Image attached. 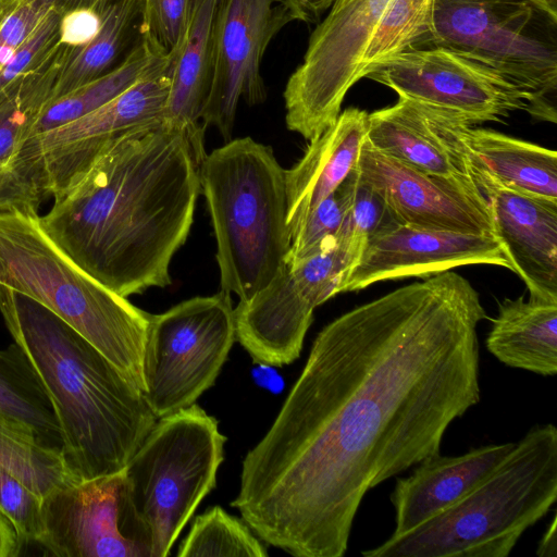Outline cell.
I'll return each mask as SVG.
<instances>
[{
	"label": "cell",
	"mask_w": 557,
	"mask_h": 557,
	"mask_svg": "<svg viewBox=\"0 0 557 557\" xmlns=\"http://www.w3.org/2000/svg\"><path fill=\"white\" fill-rule=\"evenodd\" d=\"M480 295L451 271L399 287L325 325L232 502L264 543L341 557L367 492L440 454L481 399Z\"/></svg>",
	"instance_id": "6da1fadb"
},
{
	"label": "cell",
	"mask_w": 557,
	"mask_h": 557,
	"mask_svg": "<svg viewBox=\"0 0 557 557\" xmlns=\"http://www.w3.org/2000/svg\"><path fill=\"white\" fill-rule=\"evenodd\" d=\"M185 133L163 121L107 143L38 222L77 267L128 297L171 284L201 191Z\"/></svg>",
	"instance_id": "7a4b0ae2"
},
{
	"label": "cell",
	"mask_w": 557,
	"mask_h": 557,
	"mask_svg": "<svg viewBox=\"0 0 557 557\" xmlns=\"http://www.w3.org/2000/svg\"><path fill=\"white\" fill-rule=\"evenodd\" d=\"M0 313L52 401L71 480L123 470L158 420L143 392L32 297L0 284Z\"/></svg>",
	"instance_id": "3957f363"
},
{
	"label": "cell",
	"mask_w": 557,
	"mask_h": 557,
	"mask_svg": "<svg viewBox=\"0 0 557 557\" xmlns=\"http://www.w3.org/2000/svg\"><path fill=\"white\" fill-rule=\"evenodd\" d=\"M557 498V429L531 428L471 491L366 557H506Z\"/></svg>",
	"instance_id": "277c9868"
},
{
	"label": "cell",
	"mask_w": 557,
	"mask_h": 557,
	"mask_svg": "<svg viewBox=\"0 0 557 557\" xmlns=\"http://www.w3.org/2000/svg\"><path fill=\"white\" fill-rule=\"evenodd\" d=\"M199 180L221 289L248 300L272 281L290 249L285 170L270 146L243 137L206 154Z\"/></svg>",
	"instance_id": "5b68a950"
},
{
	"label": "cell",
	"mask_w": 557,
	"mask_h": 557,
	"mask_svg": "<svg viewBox=\"0 0 557 557\" xmlns=\"http://www.w3.org/2000/svg\"><path fill=\"white\" fill-rule=\"evenodd\" d=\"M38 214H0V284L37 300L145 389L151 314L96 281L44 233Z\"/></svg>",
	"instance_id": "8992f818"
},
{
	"label": "cell",
	"mask_w": 557,
	"mask_h": 557,
	"mask_svg": "<svg viewBox=\"0 0 557 557\" xmlns=\"http://www.w3.org/2000/svg\"><path fill=\"white\" fill-rule=\"evenodd\" d=\"M226 437L196 403L158 419L123 469L122 527L143 557H166L215 487Z\"/></svg>",
	"instance_id": "52a82bcc"
},
{
	"label": "cell",
	"mask_w": 557,
	"mask_h": 557,
	"mask_svg": "<svg viewBox=\"0 0 557 557\" xmlns=\"http://www.w3.org/2000/svg\"><path fill=\"white\" fill-rule=\"evenodd\" d=\"M433 46L498 72L532 96V117L557 122V0H434Z\"/></svg>",
	"instance_id": "ba28073f"
},
{
	"label": "cell",
	"mask_w": 557,
	"mask_h": 557,
	"mask_svg": "<svg viewBox=\"0 0 557 557\" xmlns=\"http://www.w3.org/2000/svg\"><path fill=\"white\" fill-rule=\"evenodd\" d=\"M235 341L234 308L222 289L151 314L143 394L156 418L191 406L213 386Z\"/></svg>",
	"instance_id": "9c48e42d"
},
{
	"label": "cell",
	"mask_w": 557,
	"mask_h": 557,
	"mask_svg": "<svg viewBox=\"0 0 557 557\" xmlns=\"http://www.w3.org/2000/svg\"><path fill=\"white\" fill-rule=\"evenodd\" d=\"M355 261L336 239L305 259L284 261L265 287L239 301L236 341L252 362L283 367L298 359L314 309L341 293Z\"/></svg>",
	"instance_id": "30bf717a"
},
{
	"label": "cell",
	"mask_w": 557,
	"mask_h": 557,
	"mask_svg": "<svg viewBox=\"0 0 557 557\" xmlns=\"http://www.w3.org/2000/svg\"><path fill=\"white\" fill-rule=\"evenodd\" d=\"M387 2L333 1L286 83L283 97L289 131L311 140L336 122L346 94L362 78L364 52Z\"/></svg>",
	"instance_id": "8fae6325"
},
{
	"label": "cell",
	"mask_w": 557,
	"mask_h": 557,
	"mask_svg": "<svg viewBox=\"0 0 557 557\" xmlns=\"http://www.w3.org/2000/svg\"><path fill=\"white\" fill-rule=\"evenodd\" d=\"M171 83L165 62L119 96L62 126L28 138L11 163L46 197L63 190L117 135L163 121Z\"/></svg>",
	"instance_id": "7c38bea8"
},
{
	"label": "cell",
	"mask_w": 557,
	"mask_h": 557,
	"mask_svg": "<svg viewBox=\"0 0 557 557\" xmlns=\"http://www.w3.org/2000/svg\"><path fill=\"white\" fill-rule=\"evenodd\" d=\"M399 98L446 112L470 125L528 111L532 96L493 69L443 47L412 48L372 66L367 75Z\"/></svg>",
	"instance_id": "4fadbf2b"
},
{
	"label": "cell",
	"mask_w": 557,
	"mask_h": 557,
	"mask_svg": "<svg viewBox=\"0 0 557 557\" xmlns=\"http://www.w3.org/2000/svg\"><path fill=\"white\" fill-rule=\"evenodd\" d=\"M293 13L280 0H219L212 28L211 81L202 124L231 140L237 107L264 102L260 65L271 40Z\"/></svg>",
	"instance_id": "5bb4252c"
},
{
	"label": "cell",
	"mask_w": 557,
	"mask_h": 557,
	"mask_svg": "<svg viewBox=\"0 0 557 557\" xmlns=\"http://www.w3.org/2000/svg\"><path fill=\"white\" fill-rule=\"evenodd\" d=\"M356 169L400 224L495 237L487 200L474 182L418 171L373 150L366 140Z\"/></svg>",
	"instance_id": "9a60e30c"
},
{
	"label": "cell",
	"mask_w": 557,
	"mask_h": 557,
	"mask_svg": "<svg viewBox=\"0 0 557 557\" xmlns=\"http://www.w3.org/2000/svg\"><path fill=\"white\" fill-rule=\"evenodd\" d=\"M471 264L510 270L495 237L394 223L368 240L341 293L360 290L380 281L429 277Z\"/></svg>",
	"instance_id": "2e32d148"
},
{
	"label": "cell",
	"mask_w": 557,
	"mask_h": 557,
	"mask_svg": "<svg viewBox=\"0 0 557 557\" xmlns=\"http://www.w3.org/2000/svg\"><path fill=\"white\" fill-rule=\"evenodd\" d=\"M123 470L69 481L42 497L39 544L58 557H143L122 527Z\"/></svg>",
	"instance_id": "e0dca14e"
},
{
	"label": "cell",
	"mask_w": 557,
	"mask_h": 557,
	"mask_svg": "<svg viewBox=\"0 0 557 557\" xmlns=\"http://www.w3.org/2000/svg\"><path fill=\"white\" fill-rule=\"evenodd\" d=\"M474 178L510 270L530 297L557 301V200L508 189L480 173Z\"/></svg>",
	"instance_id": "ac0fdd59"
},
{
	"label": "cell",
	"mask_w": 557,
	"mask_h": 557,
	"mask_svg": "<svg viewBox=\"0 0 557 557\" xmlns=\"http://www.w3.org/2000/svg\"><path fill=\"white\" fill-rule=\"evenodd\" d=\"M457 120L399 98L395 104L368 114L366 144L418 171L475 183L456 133Z\"/></svg>",
	"instance_id": "d6986e66"
},
{
	"label": "cell",
	"mask_w": 557,
	"mask_h": 557,
	"mask_svg": "<svg viewBox=\"0 0 557 557\" xmlns=\"http://www.w3.org/2000/svg\"><path fill=\"white\" fill-rule=\"evenodd\" d=\"M516 443L491 444L460 456L434 455L407 478L396 481L391 494L395 531L404 534L443 511L482 481Z\"/></svg>",
	"instance_id": "ffe728a7"
},
{
	"label": "cell",
	"mask_w": 557,
	"mask_h": 557,
	"mask_svg": "<svg viewBox=\"0 0 557 557\" xmlns=\"http://www.w3.org/2000/svg\"><path fill=\"white\" fill-rule=\"evenodd\" d=\"M368 113L349 108L310 140L302 158L285 170L287 225L296 234L308 213L334 193L356 168L366 140Z\"/></svg>",
	"instance_id": "44dd1931"
},
{
	"label": "cell",
	"mask_w": 557,
	"mask_h": 557,
	"mask_svg": "<svg viewBox=\"0 0 557 557\" xmlns=\"http://www.w3.org/2000/svg\"><path fill=\"white\" fill-rule=\"evenodd\" d=\"M219 0H190L181 44L169 52L171 83L163 122L183 131L201 164L206 153L200 123L211 81L212 28Z\"/></svg>",
	"instance_id": "7402d4cb"
},
{
	"label": "cell",
	"mask_w": 557,
	"mask_h": 557,
	"mask_svg": "<svg viewBox=\"0 0 557 557\" xmlns=\"http://www.w3.org/2000/svg\"><path fill=\"white\" fill-rule=\"evenodd\" d=\"M456 133L472 175L480 173L508 189L557 200L555 150L492 129L472 127L459 119Z\"/></svg>",
	"instance_id": "603a6c76"
},
{
	"label": "cell",
	"mask_w": 557,
	"mask_h": 557,
	"mask_svg": "<svg viewBox=\"0 0 557 557\" xmlns=\"http://www.w3.org/2000/svg\"><path fill=\"white\" fill-rule=\"evenodd\" d=\"M508 367L544 376L557 373V301L523 296L504 299L485 341Z\"/></svg>",
	"instance_id": "cb8c5ba5"
},
{
	"label": "cell",
	"mask_w": 557,
	"mask_h": 557,
	"mask_svg": "<svg viewBox=\"0 0 557 557\" xmlns=\"http://www.w3.org/2000/svg\"><path fill=\"white\" fill-rule=\"evenodd\" d=\"M141 0H112L100 13L101 27L91 42L70 48L53 87L57 99L111 71L129 44L139 39ZM50 100V101H51Z\"/></svg>",
	"instance_id": "d4e9b609"
},
{
	"label": "cell",
	"mask_w": 557,
	"mask_h": 557,
	"mask_svg": "<svg viewBox=\"0 0 557 557\" xmlns=\"http://www.w3.org/2000/svg\"><path fill=\"white\" fill-rule=\"evenodd\" d=\"M166 59L168 53L139 37L122 61L111 71L49 101L34 123L28 138L62 126L98 109L161 65Z\"/></svg>",
	"instance_id": "484cf974"
},
{
	"label": "cell",
	"mask_w": 557,
	"mask_h": 557,
	"mask_svg": "<svg viewBox=\"0 0 557 557\" xmlns=\"http://www.w3.org/2000/svg\"><path fill=\"white\" fill-rule=\"evenodd\" d=\"M69 49L57 41L39 64L0 90V162L11 164L28 138L52 98Z\"/></svg>",
	"instance_id": "4316f807"
},
{
	"label": "cell",
	"mask_w": 557,
	"mask_h": 557,
	"mask_svg": "<svg viewBox=\"0 0 557 557\" xmlns=\"http://www.w3.org/2000/svg\"><path fill=\"white\" fill-rule=\"evenodd\" d=\"M0 414L32 429L44 444L61 449L52 401L29 358L14 342L0 349Z\"/></svg>",
	"instance_id": "83f0119b"
},
{
	"label": "cell",
	"mask_w": 557,
	"mask_h": 557,
	"mask_svg": "<svg viewBox=\"0 0 557 557\" xmlns=\"http://www.w3.org/2000/svg\"><path fill=\"white\" fill-rule=\"evenodd\" d=\"M0 466L42 497L71 480L61 449L44 444L28 426L0 414Z\"/></svg>",
	"instance_id": "f1b7e54d"
},
{
	"label": "cell",
	"mask_w": 557,
	"mask_h": 557,
	"mask_svg": "<svg viewBox=\"0 0 557 557\" xmlns=\"http://www.w3.org/2000/svg\"><path fill=\"white\" fill-rule=\"evenodd\" d=\"M434 0H388L381 13L362 61L361 76L381 61L412 48L429 46Z\"/></svg>",
	"instance_id": "f546056e"
},
{
	"label": "cell",
	"mask_w": 557,
	"mask_h": 557,
	"mask_svg": "<svg viewBox=\"0 0 557 557\" xmlns=\"http://www.w3.org/2000/svg\"><path fill=\"white\" fill-rule=\"evenodd\" d=\"M176 555L265 557L268 550L244 520L214 506L196 517Z\"/></svg>",
	"instance_id": "4dcf8cb0"
},
{
	"label": "cell",
	"mask_w": 557,
	"mask_h": 557,
	"mask_svg": "<svg viewBox=\"0 0 557 557\" xmlns=\"http://www.w3.org/2000/svg\"><path fill=\"white\" fill-rule=\"evenodd\" d=\"M338 189L345 199V216L337 240L359 259L368 240L394 223L384 198L355 168Z\"/></svg>",
	"instance_id": "1f68e13d"
},
{
	"label": "cell",
	"mask_w": 557,
	"mask_h": 557,
	"mask_svg": "<svg viewBox=\"0 0 557 557\" xmlns=\"http://www.w3.org/2000/svg\"><path fill=\"white\" fill-rule=\"evenodd\" d=\"M345 209V199L338 188L320 201L293 236L289 252L284 261H299L336 242Z\"/></svg>",
	"instance_id": "d6a6232c"
},
{
	"label": "cell",
	"mask_w": 557,
	"mask_h": 557,
	"mask_svg": "<svg viewBox=\"0 0 557 557\" xmlns=\"http://www.w3.org/2000/svg\"><path fill=\"white\" fill-rule=\"evenodd\" d=\"M0 508L25 543H38L44 534L42 496L0 466Z\"/></svg>",
	"instance_id": "836d02e7"
},
{
	"label": "cell",
	"mask_w": 557,
	"mask_h": 557,
	"mask_svg": "<svg viewBox=\"0 0 557 557\" xmlns=\"http://www.w3.org/2000/svg\"><path fill=\"white\" fill-rule=\"evenodd\" d=\"M189 11L190 0H141L139 36L169 53L185 35Z\"/></svg>",
	"instance_id": "e575fe53"
},
{
	"label": "cell",
	"mask_w": 557,
	"mask_h": 557,
	"mask_svg": "<svg viewBox=\"0 0 557 557\" xmlns=\"http://www.w3.org/2000/svg\"><path fill=\"white\" fill-rule=\"evenodd\" d=\"M61 14L51 9L0 71V90L39 64L59 38Z\"/></svg>",
	"instance_id": "d590c367"
},
{
	"label": "cell",
	"mask_w": 557,
	"mask_h": 557,
	"mask_svg": "<svg viewBox=\"0 0 557 557\" xmlns=\"http://www.w3.org/2000/svg\"><path fill=\"white\" fill-rule=\"evenodd\" d=\"M45 197L35 185L9 163L0 162V214L18 211L38 214Z\"/></svg>",
	"instance_id": "8d00e7d4"
},
{
	"label": "cell",
	"mask_w": 557,
	"mask_h": 557,
	"mask_svg": "<svg viewBox=\"0 0 557 557\" xmlns=\"http://www.w3.org/2000/svg\"><path fill=\"white\" fill-rule=\"evenodd\" d=\"M101 27V15L92 9H75L61 14L58 41L82 48L94 40Z\"/></svg>",
	"instance_id": "74e56055"
},
{
	"label": "cell",
	"mask_w": 557,
	"mask_h": 557,
	"mask_svg": "<svg viewBox=\"0 0 557 557\" xmlns=\"http://www.w3.org/2000/svg\"><path fill=\"white\" fill-rule=\"evenodd\" d=\"M293 13L296 21L315 23L334 0H280Z\"/></svg>",
	"instance_id": "f35d334b"
},
{
	"label": "cell",
	"mask_w": 557,
	"mask_h": 557,
	"mask_svg": "<svg viewBox=\"0 0 557 557\" xmlns=\"http://www.w3.org/2000/svg\"><path fill=\"white\" fill-rule=\"evenodd\" d=\"M26 543L0 508V557H17Z\"/></svg>",
	"instance_id": "ab89813d"
},
{
	"label": "cell",
	"mask_w": 557,
	"mask_h": 557,
	"mask_svg": "<svg viewBox=\"0 0 557 557\" xmlns=\"http://www.w3.org/2000/svg\"><path fill=\"white\" fill-rule=\"evenodd\" d=\"M40 9H53L60 14L75 9H92L99 14L112 0H21Z\"/></svg>",
	"instance_id": "60d3db41"
},
{
	"label": "cell",
	"mask_w": 557,
	"mask_h": 557,
	"mask_svg": "<svg viewBox=\"0 0 557 557\" xmlns=\"http://www.w3.org/2000/svg\"><path fill=\"white\" fill-rule=\"evenodd\" d=\"M536 555L540 557H556L557 555L556 515L539 542Z\"/></svg>",
	"instance_id": "b9f144b4"
}]
</instances>
